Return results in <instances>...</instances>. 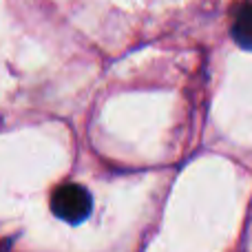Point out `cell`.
Here are the masks:
<instances>
[{
	"label": "cell",
	"instance_id": "6da1fadb",
	"mask_svg": "<svg viewBox=\"0 0 252 252\" xmlns=\"http://www.w3.org/2000/svg\"><path fill=\"white\" fill-rule=\"evenodd\" d=\"M91 208H93V201H91V195L84 186L80 184H73V182H64L53 190L51 195V210L58 219L66 223H82L84 219L91 215Z\"/></svg>",
	"mask_w": 252,
	"mask_h": 252
},
{
	"label": "cell",
	"instance_id": "7a4b0ae2",
	"mask_svg": "<svg viewBox=\"0 0 252 252\" xmlns=\"http://www.w3.org/2000/svg\"><path fill=\"white\" fill-rule=\"evenodd\" d=\"M232 38L246 51H252V4L241 7L232 22Z\"/></svg>",
	"mask_w": 252,
	"mask_h": 252
}]
</instances>
